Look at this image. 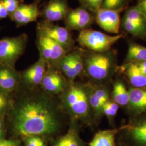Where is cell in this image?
<instances>
[{
	"instance_id": "6",
	"label": "cell",
	"mask_w": 146,
	"mask_h": 146,
	"mask_svg": "<svg viewBox=\"0 0 146 146\" xmlns=\"http://www.w3.org/2000/svg\"><path fill=\"white\" fill-rule=\"evenodd\" d=\"M36 43L39 56L46 61L47 66L56 67L58 62L69 52L40 31H37Z\"/></svg>"
},
{
	"instance_id": "31",
	"label": "cell",
	"mask_w": 146,
	"mask_h": 146,
	"mask_svg": "<svg viewBox=\"0 0 146 146\" xmlns=\"http://www.w3.org/2000/svg\"><path fill=\"white\" fill-rule=\"evenodd\" d=\"M8 11L9 15L12 14L21 4L24 3V0H0Z\"/></svg>"
},
{
	"instance_id": "15",
	"label": "cell",
	"mask_w": 146,
	"mask_h": 146,
	"mask_svg": "<svg viewBox=\"0 0 146 146\" xmlns=\"http://www.w3.org/2000/svg\"><path fill=\"white\" fill-rule=\"evenodd\" d=\"M70 9L67 0H50L41 11L43 20L54 23L63 20Z\"/></svg>"
},
{
	"instance_id": "33",
	"label": "cell",
	"mask_w": 146,
	"mask_h": 146,
	"mask_svg": "<svg viewBox=\"0 0 146 146\" xmlns=\"http://www.w3.org/2000/svg\"><path fill=\"white\" fill-rule=\"evenodd\" d=\"M0 146H21V142L16 139H0Z\"/></svg>"
},
{
	"instance_id": "36",
	"label": "cell",
	"mask_w": 146,
	"mask_h": 146,
	"mask_svg": "<svg viewBox=\"0 0 146 146\" xmlns=\"http://www.w3.org/2000/svg\"><path fill=\"white\" fill-rule=\"evenodd\" d=\"M137 5L146 20V0H141L137 4Z\"/></svg>"
},
{
	"instance_id": "20",
	"label": "cell",
	"mask_w": 146,
	"mask_h": 146,
	"mask_svg": "<svg viewBox=\"0 0 146 146\" xmlns=\"http://www.w3.org/2000/svg\"><path fill=\"white\" fill-rule=\"evenodd\" d=\"M119 131V129H113L98 131L90 142L89 146H116L115 137Z\"/></svg>"
},
{
	"instance_id": "25",
	"label": "cell",
	"mask_w": 146,
	"mask_h": 146,
	"mask_svg": "<svg viewBox=\"0 0 146 146\" xmlns=\"http://www.w3.org/2000/svg\"><path fill=\"white\" fill-rule=\"evenodd\" d=\"M119 106L111 99L108 100L104 104L102 108L103 115H105L109 122L111 125L114 122L115 116L117 115Z\"/></svg>"
},
{
	"instance_id": "12",
	"label": "cell",
	"mask_w": 146,
	"mask_h": 146,
	"mask_svg": "<svg viewBox=\"0 0 146 146\" xmlns=\"http://www.w3.org/2000/svg\"><path fill=\"white\" fill-rule=\"evenodd\" d=\"M47 68V63L39 56L36 62L20 72V86L30 89L40 88Z\"/></svg>"
},
{
	"instance_id": "32",
	"label": "cell",
	"mask_w": 146,
	"mask_h": 146,
	"mask_svg": "<svg viewBox=\"0 0 146 146\" xmlns=\"http://www.w3.org/2000/svg\"><path fill=\"white\" fill-rule=\"evenodd\" d=\"M11 98V95L0 91V116L6 115L10 104Z\"/></svg>"
},
{
	"instance_id": "35",
	"label": "cell",
	"mask_w": 146,
	"mask_h": 146,
	"mask_svg": "<svg viewBox=\"0 0 146 146\" xmlns=\"http://www.w3.org/2000/svg\"><path fill=\"white\" fill-rule=\"evenodd\" d=\"M9 13L6 9L5 7L0 1V20L9 17Z\"/></svg>"
},
{
	"instance_id": "18",
	"label": "cell",
	"mask_w": 146,
	"mask_h": 146,
	"mask_svg": "<svg viewBox=\"0 0 146 146\" xmlns=\"http://www.w3.org/2000/svg\"><path fill=\"white\" fill-rule=\"evenodd\" d=\"M122 70L131 84V87L146 88V75L141 72L135 63H125L123 65Z\"/></svg>"
},
{
	"instance_id": "3",
	"label": "cell",
	"mask_w": 146,
	"mask_h": 146,
	"mask_svg": "<svg viewBox=\"0 0 146 146\" xmlns=\"http://www.w3.org/2000/svg\"><path fill=\"white\" fill-rule=\"evenodd\" d=\"M117 68L115 52H84V72L93 84H103L113 77Z\"/></svg>"
},
{
	"instance_id": "4",
	"label": "cell",
	"mask_w": 146,
	"mask_h": 146,
	"mask_svg": "<svg viewBox=\"0 0 146 146\" xmlns=\"http://www.w3.org/2000/svg\"><path fill=\"white\" fill-rule=\"evenodd\" d=\"M123 37L122 34L111 36L88 28L79 31L76 41L80 46L89 51L104 52L110 50L111 47Z\"/></svg>"
},
{
	"instance_id": "17",
	"label": "cell",
	"mask_w": 146,
	"mask_h": 146,
	"mask_svg": "<svg viewBox=\"0 0 146 146\" xmlns=\"http://www.w3.org/2000/svg\"><path fill=\"white\" fill-rule=\"evenodd\" d=\"M129 101L127 109L132 117L146 114V88L131 87L128 90Z\"/></svg>"
},
{
	"instance_id": "23",
	"label": "cell",
	"mask_w": 146,
	"mask_h": 146,
	"mask_svg": "<svg viewBox=\"0 0 146 146\" xmlns=\"http://www.w3.org/2000/svg\"><path fill=\"white\" fill-rule=\"evenodd\" d=\"M145 61H146V47L135 42H129L125 63H136Z\"/></svg>"
},
{
	"instance_id": "27",
	"label": "cell",
	"mask_w": 146,
	"mask_h": 146,
	"mask_svg": "<svg viewBox=\"0 0 146 146\" xmlns=\"http://www.w3.org/2000/svg\"><path fill=\"white\" fill-rule=\"evenodd\" d=\"M73 60V50L68 52L58 62L55 67L62 73L64 76L66 75L70 69Z\"/></svg>"
},
{
	"instance_id": "5",
	"label": "cell",
	"mask_w": 146,
	"mask_h": 146,
	"mask_svg": "<svg viewBox=\"0 0 146 146\" xmlns=\"http://www.w3.org/2000/svg\"><path fill=\"white\" fill-rule=\"evenodd\" d=\"M28 41L26 33L0 40V64L15 68L17 60L23 54Z\"/></svg>"
},
{
	"instance_id": "34",
	"label": "cell",
	"mask_w": 146,
	"mask_h": 146,
	"mask_svg": "<svg viewBox=\"0 0 146 146\" xmlns=\"http://www.w3.org/2000/svg\"><path fill=\"white\" fill-rule=\"evenodd\" d=\"M7 132L5 115L0 116V139H5Z\"/></svg>"
},
{
	"instance_id": "40",
	"label": "cell",
	"mask_w": 146,
	"mask_h": 146,
	"mask_svg": "<svg viewBox=\"0 0 146 146\" xmlns=\"http://www.w3.org/2000/svg\"><path fill=\"white\" fill-rule=\"evenodd\" d=\"M0 30H1V27H0Z\"/></svg>"
},
{
	"instance_id": "2",
	"label": "cell",
	"mask_w": 146,
	"mask_h": 146,
	"mask_svg": "<svg viewBox=\"0 0 146 146\" xmlns=\"http://www.w3.org/2000/svg\"><path fill=\"white\" fill-rule=\"evenodd\" d=\"M58 97L63 111L72 120L88 125L91 123L93 116L86 85L75 81L69 82L64 91Z\"/></svg>"
},
{
	"instance_id": "11",
	"label": "cell",
	"mask_w": 146,
	"mask_h": 146,
	"mask_svg": "<svg viewBox=\"0 0 146 146\" xmlns=\"http://www.w3.org/2000/svg\"><path fill=\"white\" fill-rule=\"evenodd\" d=\"M63 20L65 27L69 31H80L89 28L95 21V16L80 6L75 9H70Z\"/></svg>"
},
{
	"instance_id": "13",
	"label": "cell",
	"mask_w": 146,
	"mask_h": 146,
	"mask_svg": "<svg viewBox=\"0 0 146 146\" xmlns=\"http://www.w3.org/2000/svg\"><path fill=\"white\" fill-rule=\"evenodd\" d=\"M123 8L119 9L100 8L95 14V21L105 31L112 34H118L121 25L120 14Z\"/></svg>"
},
{
	"instance_id": "39",
	"label": "cell",
	"mask_w": 146,
	"mask_h": 146,
	"mask_svg": "<svg viewBox=\"0 0 146 146\" xmlns=\"http://www.w3.org/2000/svg\"><path fill=\"white\" fill-rule=\"evenodd\" d=\"M119 146H128L127 145H125V144H121V145H119Z\"/></svg>"
},
{
	"instance_id": "26",
	"label": "cell",
	"mask_w": 146,
	"mask_h": 146,
	"mask_svg": "<svg viewBox=\"0 0 146 146\" xmlns=\"http://www.w3.org/2000/svg\"><path fill=\"white\" fill-rule=\"evenodd\" d=\"M122 27L125 31L133 35L134 36L144 38H146V34L137 26L133 22L123 17L122 20Z\"/></svg>"
},
{
	"instance_id": "8",
	"label": "cell",
	"mask_w": 146,
	"mask_h": 146,
	"mask_svg": "<svg viewBox=\"0 0 146 146\" xmlns=\"http://www.w3.org/2000/svg\"><path fill=\"white\" fill-rule=\"evenodd\" d=\"M129 146H146V114L132 117L130 121L119 129Z\"/></svg>"
},
{
	"instance_id": "14",
	"label": "cell",
	"mask_w": 146,
	"mask_h": 146,
	"mask_svg": "<svg viewBox=\"0 0 146 146\" xmlns=\"http://www.w3.org/2000/svg\"><path fill=\"white\" fill-rule=\"evenodd\" d=\"M20 72L15 68L0 64V91L11 95L20 88Z\"/></svg>"
},
{
	"instance_id": "19",
	"label": "cell",
	"mask_w": 146,
	"mask_h": 146,
	"mask_svg": "<svg viewBox=\"0 0 146 146\" xmlns=\"http://www.w3.org/2000/svg\"><path fill=\"white\" fill-rule=\"evenodd\" d=\"M52 146H84L78 134L77 121L71 120L68 131L59 137Z\"/></svg>"
},
{
	"instance_id": "37",
	"label": "cell",
	"mask_w": 146,
	"mask_h": 146,
	"mask_svg": "<svg viewBox=\"0 0 146 146\" xmlns=\"http://www.w3.org/2000/svg\"><path fill=\"white\" fill-rule=\"evenodd\" d=\"M135 64L141 72L146 75V61L136 63Z\"/></svg>"
},
{
	"instance_id": "9",
	"label": "cell",
	"mask_w": 146,
	"mask_h": 146,
	"mask_svg": "<svg viewBox=\"0 0 146 146\" xmlns=\"http://www.w3.org/2000/svg\"><path fill=\"white\" fill-rule=\"evenodd\" d=\"M68 82L67 78L58 68L47 66L40 88L47 94L53 96H59L66 88Z\"/></svg>"
},
{
	"instance_id": "22",
	"label": "cell",
	"mask_w": 146,
	"mask_h": 146,
	"mask_svg": "<svg viewBox=\"0 0 146 146\" xmlns=\"http://www.w3.org/2000/svg\"><path fill=\"white\" fill-rule=\"evenodd\" d=\"M112 100L120 106H127L129 101V91L125 84L120 80L115 81L111 94Z\"/></svg>"
},
{
	"instance_id": "21",
	"label": "cell",
	"mask_w": 146,
	"mask_h": 146,
	"mask_svg": "<svg viewBox=\"0 0 146 146\" xmlns=\"http://www.w3.org/2000/svg\"><path fill=\"white\" fill-rule=\"evenodd\" d=\"M73 60L70 69L64 76L68 82H73L84 72V52L81 49L73 50Z\"/></svg>"
},
{
	"instance_id": "28",
	"label": "cell",
	"mask_w": 146,
	"mask_h": 146,
	"mask_svg": "<svg viewBox=\"0 0 146 146\" xmlns=\"http://www.w3.org/2000/svg\"><path fill=\"white\" fill-rule=\"evenodd\" d=\"M81 6L95 14L101 8L104 0H78Z\"/></svg>"
},
{
	"instance_id": "16",
	"label": "cell",
	"mask_w": 146,
	"mask_h": 146,
	"mask_svg": "<svg viewBox=\"0 0 146 146\" xmlns=\"http://www.w3.org/2000/svg\"><path fill=\"white\" fill-rule=\"evenodd\" d=\"M41 11L37 3H22L12 14L9 16L11 20L15 23L17 27L26 26L33 22L36 21L40 16Z\"/></svg>"
},
{
	"instance_id": "29",
	"label": "cell",
	"mask_w": 146,
	"mask_h": 146,
	"mask_svg": "<svg viewBox=\"0 0 146 146\" xmlns=\"http://www.w3.org/2000/svg\"><path fill=\"white\" fill-rule=\"evenodd\" d=\"M128 0H104L101 8L119 9L123 8Z\"/></svg>"
},
{
	"instance_id": "7",
	"label": "cell",
	"mask_w": 146,
	"mask_h": 146,
	"mask_svg": "<svg viewBox=\"0 0 146 146\" xmlns=\"http://www.w3.org/2000/svg\"><path fill=\"white\" fill-rule=\"evenodd\" d=\"M37 31L52 38L66 49L68 52L72 51L75 47V41L70 31L65 27L54 25L48 21H40L37 23Z\"/></svg>"
},
{
	"instance_id": "41",
	"label": "cell",
	"mask_w": 146,
	"mask_h": 146,
	"mask_svg": "<svg viewBox=\"0 0 146 146\" xmlns=\"http://www.w3.org/2000/svg\"><path fill=\"white\" fill-rule=\"evenodd\" d=\"M139 1H141V0H139Z\"/></svg>"
},
{
	"instance_id": "30",
	"label": "cell",
	"mask_w": 146,
	"mask_h": 146,
	"mask_svg": "<svg viewBox=\"0 0 146 146\" xmlns=\"http://www.w3.org/2000/svg\"><path fill=\"white\" fill-rule=\"evenodd\" d=\"M25 146H46L41 136H30L23 138Z\"/></svg>"
},
{
	"instance_id": "24",
	"label": "cell",
	"mask_w": 146,
	"mask_h": 146,
	"mask_svg": "<svg viewBox=\"0 0 146 146\" xmlns=\"http://www.w3.org/2000/svg\"><path fill=\"white\" fill-rule=\"evenodd\" d=\"M123 17L133 22L146 34V19L137 5L126 11Z\"/></svg>"
},
{
	"instance_id": "10",
	"label": "cell",
	"mask_w": 146,
	"mask_h": 146,
	"mask_svg": "<svg viewBox=\"0 0 146 146\" xmlns=\"http://www.w3.org/2000/svg\"><path fill=\"white\" fill-rule=\"evenodd\" d=\"M86 86L93 118L95 120H99L103 115L104 105L110 99L108 89L106 85L103 84L92 83Z\"/></svg>"
},
{
	"instance_id": "1",
	"label": "cell",
	"mask_w": 146,
	"mask_h": 146,
	"mask_svg": "<svg viewBox=\"0 0 146 146\" xmlns=\"http://www.w3.org/2000/svg\"><path fill=\"white\" fill-rule=\"evenodd\" d=\"M63 113L55 96L41 88L30 89L20 86L11 95L5 121L11 133L22 139L52 135L61 128Z\"/></svg>"
},
{
	"instance_id": "38",
	"label": "cell",
	"mask_w": 146,
	"mask_h": 146,
	"mask_svg": "<svg viewBox=\"0 0 146 146\" xmlns=\"http://www.w3.org/2000/svg\"><path fill=\"white\" fill-rule=\"evenodd\" d=\"M41 1H42V0H35L34 1V3H39Z\"/></svg>"
}]
</instances>
